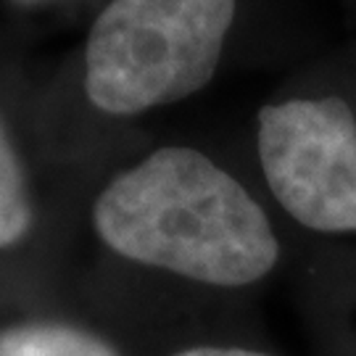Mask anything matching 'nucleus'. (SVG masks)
Wrapping results in <instances>:
<instances>
[{
	"label": "nucleus",
	"instance_id": "f257e3e1",
	"mask_svg": "<svg viewBox=\"0 0 356 356\" xmlns=\"http://www.w3.org/2000/svg\"><path fill=\"white\" fill-rule=\"evenodd\" d=\"M90 227L129 267L204 288H248L280 261L261 204L188 145H161L116 172L90 206Z\"/></svg>",
	"mask_w": 356,
	"mask_h": 356
},
{
	"label": "nucleus",
	"instance_id": "f03ea898",
	"mask_svg": "<svg viewBox=\"0 0 356 356\" xmlns=\"http://www.w3.org/2000/svg\"><path fill=\"white\" fill-rule=\"evenodd\" d=\"M238 0H111L90 26L85 92L129 119L204 90L216 74Z\"/></svg>",
	"mask_w": 356,
	"mask_h": 356
},
{
	"label": "nucleus",
	"instance_id": "7ed1b4c3",
	"mask_svg": "<svg viewBox=\"0 0 356 356\" xmlns=\"http://www.w3.org/2000/svg\"><path fill=\"white\" fill-rule=\"evenodd\" d=\"M269 193L314 232H356V116L343 98H291L259 111Z\"/></svg>",
	"mask_w": 356,
	"mask_h": 356
},
{
	"label": "nucleus",
	"instance_id": "20e7f679",
	"mask_svg": "<svg viewBox=\"0 0 356 356\" xmlns=\"http://www.w3.org/2000/svg\"><path fill=\"white\" fill-rule=\"evenodd\" d=\"M0 356H129L114 332L74 312L24 306L0 314Z\"/></svg>",
	"mask_w": 356,
	"mask_h": 356
},
{
	"label": "nucleus",
	"instance_id": "39448f33",
	"mask_svg": "<svg viewBox=\"0 0 356 356\" xmlns=\"http://www.w3.org/2000/svg\"><path fill=\"white\" fill-rule=\"evenodd\" d=\"M38 229V201L19 143L0 111V254L22 251Z\"/></svg>",
	"mask_w": 356,
	"mask_h": 356
},
{
	"label": "nucleus",
	"instance_id": "423d86ee",
	"mask_svg": "<svg viewBox=\"0 0 356 356\" xmlns=\"http://www.w3.org/2000/svg\"><path fill=\"white\" fill-rule=\"evenodd\" d=\"M164 356H275L259 348H248V346H232V343H191L175 348Z\"/></svg>",
	"mask_w": 356,
	"mask_h": 356
},
{
	"label": "nucleus",
	"instance_id": "0eeeda50",
	"mask_svg": "<svg viewBox=\"0 0 356 356\" xmlns=\"http://www.w3.org/2000/svg\"><path fill=\"white\" fill-rule=\"evenodd\" d=\"M19 3H40V0H19Z\"/></svg>",
	"mask_w": 356,
	"mask_h": 356
}]
</instances>
